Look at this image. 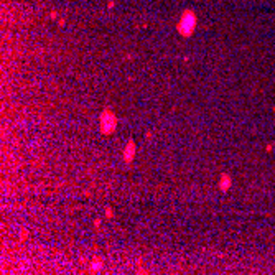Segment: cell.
<instances>
[{
  "instance_id": "cell-1",
  "label": "cell",
  "mask_w": 275,
  "mask_h": 275,
  "mask_svg": "<svg viewBox=\"0 0 275 275\" xmlns=\"http://www.w3.org/2000/svg\"><path fill=\"white\" fill-rule=\"evenodd\" d=\"M117 125V117H115L114 112L111 111H104L101 114V132L102 133H111L115 130Z\"/></svg>"
},
{
  "instance_id": "cell-6",
  "label": "cell",
  "mask_w": 275,
  "mask_h": 275,
  "mask_svg": "<svg viewBox=\"0 0 275 275\" xmlns=\"http://www.w3.org/2000/svg\"><path fill=\"white\" fill-rule=\"evenodd\" d=\"M265 150H267V152H272V150H273V145H272V143H269V145L265 147Z\"/></svg>"
},
{
  "instance_id": "cell-4",
  "label": "cell",
  "mask_w": 275,
  "mask_h": 275,
  "mask_svg": "<svg viewBox=\"0 0 275 275\" xmlns=\"http://www.w3.org/2000/svg\"><path fill=\"white\" fill-rule=\"evenodd\" d=\"M231 185H232L231 176H229V175H223V176H221V180H219V188H221V191H227V189L231 188Z\"/></svg>"
},
{
  "instance_id": "cell-3",
  "label": "cell",
  "mask_w": 275,
  "mask_h": 275,
  "mask_svg": "<svg viewBox=\"0 0 275 275\" xmlns=\"http://www.w3.org/2000/svg\"><path fill=\"white\" fill-rule=\"evenodd\" d=\"M133 155H135V142H133V140H129V143H127L125 148H124V160L130 161L133 158Z\"/></svg>"
},
{
  "instance_id": "cell-5",
  "label": "cell",
  "mask_w": 275,
  "mask_h": 275,
  "mask_svg": "<svg viewBox=\"0 0 275 275\" xmlns=\"http://www.w3.org/2000/svg\"><path fill=\"white\" fill-rule=\"evenodd\" d=\"M112 214H114V213H112V209H111V208H107V209H105V216L112 217Z\"/></svg>"
},
{
  "instance_id": "cell-2",
  "label": "cell",
  "mask_w": 275,
  "mask_h": 275,
  "mask_svg": "<svg viewBox=\"0 0 275 275\" xmlns=\"http://www.w3.org/2000/svg\"><path fill=\"white\" fill-rule=\"evenodd\" d=\"M195 25H196V17H193L191 13H186V15L183 17V20L180 22L178 30L181 31L183 35H189L191 30L195 28Z\"/></svg>"
}]
</instances>
